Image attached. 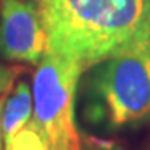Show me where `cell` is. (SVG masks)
<instances>
[{
	"mask_svg": "<svg viewBox=\"0 0 150 150\" xmlns=\"http://www.w3.org/2000/svg\"><path fill=\"white\" fill-rule=\"evenodd\" d=\"M47 50L80 67L118 52L150 30V0H33Z\"/></svg>",
	"mask_w": 150,
	"mask_h": 150,
	"instance_id": "cell-1",
	"label": "cell"
},
{
	"mask_svg": "<svg viewBox=\"0 0 150 150\" xmlns=\"http://www.w3.org/2000/svg\"><path fill=\"white\" fill-rule=\"evenodd\" d=\"M0 150H4V140H2V134H0Z\"/></svg>",
	"mask_w": 150,
	"mask_h": 150,
	"instance_id": "cell-10",
	"label": "cell"
},
{
	"mask_svg": "<svg viewBox=\"0 0 150 150\" xmlns=\"http://www.w3.org/2000/svg\"><path fill=\"white\" fill-rule=\"evenodd\" d=\"M80 67L47 50L33 75L32 120L42 134L47 150H85L75 123V100Z\"/></svg>",
	"mask_w": 150,
	"mask_h": 150,
	"instance_id": "cell-3",
	"label": "cell"
},
{
	"mask_svg": "<svg viewBox=\"0 0 150 150\" xmlns=\"http://www.w3.org/2000/svg\"><path fill=\"white\" fill-rule=\"evenodd\" d=\"M47 52V32L33 0H0V57L37 65Z\"/></svg>",
	"mask_w": 150,
	"mask_h": 150,
	"instance_id": "cell-4",
	"label": "cell"
},
{
	"mask_svg": "<svg viewBox=\"0 0 150 150\" xmlns=\"http://www.w3.org/2000/svg\"><path fill=\"white\" fill-rule=\"evenodd\" d=\"M83 149L85 150H123L117 142L100 137H83Z\"/></svg>",
	"mask_w": 150,
	"mask_h": 150,
	"instance_id": "cell-7",
	"label": "cell"
},
{
	"mask_svg": "<svg viewBox=\"0 0 150 150\" xmlns=\"http://www.w3.org/2000/svg\"><path fill=\"white\" fill-rule=\"evenodd\" d=\"M80 117L87 127L115 134L150 123V30L82 74Z\"/></svg>",
	"mask_w": 150,
	"mask_h": 150,
	"instance_id": "cell-2",
	"label": "cell"
},
{
	"mask_svg": "<svg viewBox=\"0 0 150 150\" xmlns=\"http://www.w3.org/2000/svg\"><path fill=\"white\" fill-rule=\"evenodd\" d=\"M13 69H7V67H0V93H7L10 90V83L13 79Z\"/></svg>",
	"mask_w": 150,
	"mask_h": 150,
	"instance_id": "cell-8",
	"label": "cell"
},
{
	"mask_svg": "<svg viewBox=\"0 0 150 150\" xmlns=\"http://www.w3.org/2000/svg\"><path fill=\"white\" fill-rule=\"evenodd\" d=\"M32 87L25 80H18L12 90L0 95V134L4 140V149L12 137L32 120Z\"/></svg>",
	"mask_w": 150,
	"mask_h": 150,
	"instance_id": "cell-5",
	"label": "cell"
},
{
	"mask_svg": "<svg viewBox=\"0 0 150 150\" xmlns=\"http://www.w3.org/2000/svg\"><path fill=\"white\" fill-rule=\"evenodd\" d=\"M140 150H150V139L147 140V142H145V145H144V147H142Z\"/></svg>",
	"mask_w": 150,
	"mask_h": 150,
	"instance_id": "cell-9",
	"label": "cell"
},
{
	"mask_svg": "<svg viewBox=\"0 0 150 150\" xmlns=\"http://www.w3.org/2000/svg\"><path fill=\"white\" fill-rule=\"evenodd\" d=\"M4 150H47V145L37 125L30 120L12 137Z\"/></svg>",
	"mask_w": 150,
	"mask_h": 150,
	"instance_id": "cell-6",
	"label": "cell"
}]
</instances>
